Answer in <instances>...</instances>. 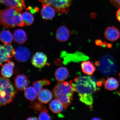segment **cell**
<instances>
[{
    "label": "cell",
    "mask_w": 120,
    "mask_h": 120,
    "mask_svg": "<svg viewBox=\"0 0 120 120\" xmlns=\"http://www.w3.org/2000/svg\"><path fill=\"white\" fill-rule=\"evenodd\" d=\"M13 38L11 33L8 30H4L0 33L1 41L4 45H11Z\"/></svg>",
    "instance_id": "obj_22"
},
{
    "label": "cell",
    "mask_w": 120,
    "mask_h": 120,
    "mask_svg": "<svg viewBox=\"0 0 120 120\" xmlns=\"http://www.w3.org/2000/svg\"><path fill=\"white\" fill-rule=\"evenodd\" d=\"M25 0H0L1 3L7 6L21 10L26 8Z\"/></svg>",
    "instance_id": "obj_12"
},
{
    "label": "cell",
    "mask_w": 120,
    "mask_h": 120,
    "mask_svg": "<svg viewBox=\"0 0 120 120\" xmlns=\"http://www.w3.org/2000/svg\"><path fill=\"white\" fill-rule=\"evenodd\" d=\"M120 34L117 28L114 26H109L105 30L104 35L107 40L113 41H116L119 39Z\"/></svg>",
    "instance_id": "obj_10"
},
{
    "label": "cell",
    "mask_w": 120,
    "mask_h": 120,
    "mask_svg": "<svg viewBox=\"0 0 120 120\" xmlns=\"http://www.w3.org/2000/svg\"><path fill=\"white\" fill-rule=\"evenodd\" d=\"M41 3L50 5L54 8L55 11L60 15L67 13L69 11V7L72 0H38Z\"/></svg>",
    "instance_id": "obj_5"
},
{
    "label": "cell",
    "mask_w": 120,
    "mask_h": 120,
    "mask_svg": "<svg viewBox=\"0 0 120 120\" xmlns=\"http://www.w3.org/2000/svg\"><path fill=\"white\" fill-rule=\"evenodd\" d=\"M15 53V49L11 45H1L0 47V61L1 66L4 62L11 61Z\"/></svg>",
    "instance_id": "obj_6"
},
{
    "label": "cell",
    "mask_w": 120,
    "mask_h": 120,
    "mask_svg": "<svg viewBox=\"0 0 120 120\" xmlns=\"http://www.w3.org/2000/svg\"><path fill=\"white\" fill-rule=\"evenodd\" d=\"M22 21L26 26H30L33 22L34 18L33 15L28 12H24L22 14Z\"/></svg>",
    "instance_id": "obj_24"
},
{
    "label": "cell",
    "mask_w": 120,
    "mask_h": 120,
    "mask_svg": "<svg viewBox=\"0 0 120 120\" xmlns=\"http://www.w3.org/2000/svg\"><path fill=\"white\" fill-rule=\"evenodd\" d=\"M42 5L41 11L42 18L45 20L53 19L55 15V10L51 6L45 3H41Z\"/></svg>",
    "instance_id": "obj_11"
},
{
    "label": "cell",
    "mask_w": 120,
    "mask_h": 120,
    "mask_svg": "<svg viewBox=\"0 0 120 120\" xmlns=\"http://www.w3.org/2000/svg\"><path fill=\"white\" fill-rule=\"evenodd\" d=\"M68 70L65 67H62L57 69L55 71V78L58 82L64 81L69 76Z\"/></svg>",
    "instance_id": "obj_18"
},
{
    "label": "cell",
    "mask_w": 120,
    "mask_h": 120,
    "mask_svg": "<svg viewBox=\"0 0 120 120\" xmlns=\"http://www.w3.org/2000/svg\"><path fill=\"white\" fill-rule=\"evenodd\" d=\"M52 93L47 89H42L38 94V98L40 102L47 104L52 100Z\"/></svg>",
    "instance_id": "obj_14"
},
{
    "label": "cell",
    "mask_w": 120,
    "mask_h": 120,
    "mask_svg": "<svg viewBox=\"0 0 120 120\" xmlns=\"http://www.w3.org/2000/svg\"><path fill=\"white\" fill-rule=\"evenodd\" d=\"M21 11L17 8L10 7L1 10V24L7 28L24 27L25 25L22 19Z\"/></svg>",
    "instance_id": "obj_3"
},
{
    "label": "cell",
    "mask_w": 120,
    "mask_h": 120,
    "mask_svg": "<svg viewBox=\"0 0 120 120\" xmlns=\"http://www.w3.org/2000/svg\"><path fill=\"white\" fill-rule=\"evenodd\" d=\"M50 82L47 79H44L42 80L37 81L33 82V85L34 88L38 93L42 90V88L44 85H48L50 84Z\"/></svg>",
    "instance_id": "obj_25"
},
{
    "label": "cell",
    "mask_w": 120,
    "mask_h": 120,
    "mask_svg": "<svg viewBox=\"0 0 120 120\" xmlns=\"http://www.w3.org/2000/svg\"><path fill=\"white\" fill-rule=\"evenodd\" d=\"M117 94H118V95H119L120 97V91H119V92H117Z\"/></svg>",
    "instance_id": "obj_32"
},
{
    "label": "cell",
    "mask_w": 120,
    "mask_h": 120,
    "mask_svg": "<svg viewBox=\"0 0 120 120\" xmlns=\"http://www.w3.org/2000/svg\"><path fill=\"white\" fill-rule=\"evenodd\" d=\"M26 120H38L37 118L35 117H31L28 118Z\"/></svg>",
    "instance_id": "obj_30"
},
{
    "label": "cell",
    "mask_w": 120,
    "mask_h": 120,
    "mask_svg": "<svg viewBox=\"0 0 120 120\" xmlns=\"http://www.w3.org/2000/svg\"><path fill=\"white\" fill-rule=\"evenodd\" d=\"M37 93L35 89L32 86L26 88L24 91L25 97L27 99L31 101H34L36 98Z\"/></svg>",
    "instance_id": "obj_23"
},
{
    "label": "cell",
    "mask_w": 120,
    "mask_h": 120,
    "mask_svg": "<svg viewBox=\"0 0 120 120\" xmlns=\"http://www.w3.org/2000/svg\"><path fill=\"white\" fill-rule=\"evenodd\" d=\"M30 107L32 109L35 113L41 112L46 109L45 106L41 102L34 101L31 102Z\"/></svg>",
    "instance_id": "obj_26"
},
{
    "label": "cell",
    "mask_w": 120,
    "mask_h": 120,
    "mask_svg": "<svg viewBox=\"0 0 120 120\" xmlns=\"http://www.w3.org/2000/svg\"><path fill=\"white\" fill-rule=\"evenodd\" d=\"M13 37L14 41L19 44H22L26 42L27 37L26 33L22 29L15 30L13 34Z\"/></svg>",
    "instance_id": "obj_16"
},
{
    "label": "cell",
    "mask_w": 120,
    "mask_h": 120,
    "mask_svg": "<svg viewBox=\"0 0 120 120\" xmlns=\"http://www.w3.org/2000/svg\"><path fill=\"white\" fill-rule=\"evenodd\" d=\"M91 120H102L101 119V118H97V117H95L94 118L92 119Z\"/></svg>",
    "instance_id": "obj_31"
},
{
    "label": "cell",
    "mask_w": 120,
    "mask_h": 120,
    "mask_svg": "<svg viewBox=\"0 0 120 120\" xmlns=\"http://www.w3.org/2000/svg\"><path fill=\"white\" fill-rule=\"evenodd\" d=\"M15 86L18 91L25 90L29 85V80L26 76L23 74L18 75L14 79Z\"/></svg>",
    "instance_id": "obj_9"
},
{
    "label": "cell",
    "mask_w": 120,
    "mask_h": 120,
    "mask_svg": "<svg viewBox=\"0 0 120 120\" xmlns=\"http://www.w3.org/2000/svg\"><path fill=\"white\" fill-rule=\"evenodd\" d=\"M112 4L117 8H120V0H109Z\"/></svg>",
    "instance_id": "obj_28"
},
{
    "label": "cell",
    "mask_w": 120,
    "mask_h": 120,
    "mask_svg": "<svg viewBox=\"0 0 120 120\" xmlns=\"http://www.w3.org/2000/svg\"><path fill=\"white\" fill-rule=\"evenodd\" d=\"M119 76L120 77V73H119Z\"/></svg>",
    "instance_id": "obj_33"
},
{
    "label": "cell",
    "mask_w": 120,
    "mask_h": 120,
    "mask_svg": "<svg viewBox=\"0 0 120 120\" xmlns=\"http://www.w3.org/2000/svg\"><path fill=\"white\" fill-rule=\"evenodd\" d=\"M66 58H67V59H64L65 60L64 62H65L66 63L71 61H71L76 62L88 59V57L79 52H77L73 54H68L67 56L66 57Z\"/></svg>",
    "instance_id": "obj_21"
},
{
    "label": "cell",
    "mask_w": 120,
    "mask_h": 120,
    "mask_svg": "<svg viewBox=\"0 0 120 120\" xmlns=\"http://www.w3.org/2000/svg\"><path fill=\"white\" fill-rule=\"evenodd\" d=\"M116 17L118 21L120 22V8L116 12Z\"/></svg>",
    "instance_id": "obj_29"
},
{
    "label": "cell",
    "mask_w": 120,
    "mask_h": 120,
    "mask_svg": "<svg viewBox=\"0 0 120 120\" xmlns=\"http://www.w3.org/2000/svg\"><path fill=\"white\" fill-rule=\"evenodd\" d=\"M47 61V57L45 54L41 52H38L33 56L31 63L34 66L41 68L46 65Z\"/></svg>",
    "instance_id": "obj_8"
},
{
    "label": "cell",
    "mask_w": 120,
    "mask_h": 120,
    "mask_svg": "<svg viewBox=\"0 0 120 120\" xmlns=\"http://www.w3.org/2000/svg\"></svg>",
    "instance_id": "obj_34"
},
{
    "label": "cell",
    "mask_w": 120,
    "mask_h": 120,
    "mask_svg": "<svg viewBox=\"0 0 120 120\" xmlns=\"http://www.w3.org/2000/svg\"><path fill=\"white\" fill-rule=\"evenodd\" d=\"M1 70V75L6 78H10L12 75L14 64L12 61L8 62L2 66Z\"/></svg>",
    "instance_id": "obj_15"
},
{
    "label": "cell",
    "mask_w": 120,
    "mask_h": 120,
    "mask_svg": "<svg viewBox=\"0 0 120 120\" xmlns=\"http://www.w3.org/2000/svg\"><path fill=\"white\" fill-rule=\"evenodd\" d=\"M81 68L82 72L88 75H91L96 70V67L93 63L90 61H83L81 64Z\"/></svg>",
    "instance_id": "obj_17"
},
{
    "label": "cell",
    "mask_w": 120,
    "mask_h": 120,
    "mask_svg": "<svg viewBox=\"0 0 120 120\" xmlns=\"http://www.w3.org/2000/svg\"><path fill=\"white\" fill-rule=\"evenodd\" d=\"M0 106L11 102L17 92L11 81L5 77H0Z\"/></svg>",
    "instance_id": "obj_4"
},
{
    "label": "cell",
    "mask_w": 120,
    "mask_h": 120,
    "mask_svg": "<svg viewBox=\"0 0 120 120\" xmlns=\"http://www.w3.org/2000/svg\"><path fill=\"white\" fill-rule=\"evenodd\" d=\"M73 84L80 101L92 108L94 101L93 94L98 89L99 86L95 79L91 76H79L74 79Z\"/></svg>",
    "instance_id": "obj_1"
},
{
    "label": "cell",
    "mask_w": 120,
    "mask_h": 120,
    "mask_svg": "<svg viewBox=\"0 0 120 120\" xmlns=\"http://www.w3.org/2000/svg\"><path fill=\"white\" fill-rule=\"evenodd\" d=\"M102 82L104 84L105 88L110 91L116 90L119 86V82L113 77L109 78L105 81L103 79Z\"/></svg>",
    "instance_id": "obj_19"
},
{
    "label": "cell",
    "mask_w": 120,
    "mask_h": 120,
    "mask_svg": "<svg viewBox=\"0 0 120 120\" xmlns=\"http://www.w3.org/2000/svg\"><path fill=\"white\" fill-rule=\"evenodd\" d=\"M70 31L67 27L61 26L57 30L56 37L58 41L61 42L67 41L69 38Z\"/></svg>",
    "instance_id": "obj_13"
},
{
    "label": "cell",
    "mask_w": 120,
    "mask_h": 120,
    "mask_svg": "<svg viewBox=\"0 0 120 120\" xmlns=\"http://www.w3.org/2000/svg\"><path fill=\"white\" fill-rule=\"evenodd\" d=\"M39 120H52L47 109L40 112L38 117Z\"/></svg>",
    "instance_id": "obj_27"
},
{
    "label": "cell",
    "mask_w": 120,
    "mask_h": 120,
    "mask_svg": "<svg viewBox=\"0 0 120 120\" xmlns=\"http://www.w3.org/2000/svg\"><path fill=\"white\" fill-rule=\"evenodd\" d=\"M54 97L63 105L64 109H66L71 104L73 100L75 90L72 81L69 82H58L53 88Z\"/></svg>",
    "instance_id": "obj_2"
},
{
    "label": "cell",
    "mask_w": 120,
    "mask_h": 120,
    "mask_svg": "<svg viewBox=\"0 0 120 120\" xmlns=\"http://www.w3.org/2000/svg\"><path fill=\"white\" fill-rule=\"evenodd\" d=\"M49 108L54 113H58L62 111L64 107L63 105L59 100L55 99L51 102Z\"/></svg>",
    "instance_id": "obj_20"
},
{
    "label": "cell",
    "mask_w": 120,
    "mask_h": 120,
    "mask_svg": "<svg viewBox=\"0 0 120 120\" xmlns=\"http://www.w3.org/2000/svg\"><path fill=\"white\" fill-rule=\"evenodd\" d=\"M15 59L19 62H25L29 60L31 56L30 49L23 46H19L15 49Z\"/></svg>",
    "instance_id": "obj_7"
}]
</instances>
